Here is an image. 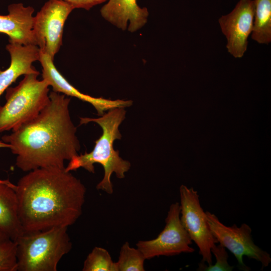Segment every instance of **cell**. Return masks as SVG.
<instances>
[{"instance_id": "cell-1", "label": "cell", "mask_w": 271, "mask_h": 271, "mask_svg": "<svg viewBox=\"0 0 271 271\" xmlns=\"http://www.w3.org/2000/svg\"><path fill=\"white\" fill-rule=\"evenodd\" d=\"M15 190L24 232L73 225L82 214L86 191L65 167L29 171L15 185Z\"/></svg>"}, {"instance_id": "cell-2", "label": "cell", "mask_w": 271, "mask_h": 271, "mask_svg": "<svg viewBox=\"0 0 271 271\" xmlns=\"http://www.w3.org/2000/svg\"><path fill=\"white\" fill-rule=\"evenodd\" d=\"M70 98L51 91L39 114L2 137L17 156L16 165L24 172L46 167L65 168V161L78 155L80 149L76 127L70 114Z\"/></svg>"}, {"instance_id": "cell-3", "label": "cell", "mask_w": 271, "mask_h": 271, "mask_svg": "<svg viewBox=\"0 0 271 271\" xmlns=\"http://www.w3.org/2000/svg\"><path fill=\"white\" fill-rule=\"evenodd\" d=\"M125 113L124 108L117 107L108 110L98 118L80 117V124L95 122L101 127L102 133L95 142L92 151L74 157L65 167L67 171L82 168L94 173V164L101 165L104 169V176L97 185L96 189L109 194H112L113 191L111 181L112 174L115 173L117 178L122 179L131 166L129 162L122 159L119 152L113 149L114 141L121 138L118 128L125 118Z\"/></svg>"}, {"instance_id": "cell-4", "label": "cell", "mask_w": 271, "mask_h": 271, "mask_svg": "<svg viewBox=\"0 0 271 271\" xmlns=\"http://www.w3.org/2000/svg\"><path fill=\"white\" fill-rule=\"evenodd\" d=\"M68 227L24 232L16 240L17 271H56L72 249Z\"/></svg>"}, {"instance_id": "cell-5", "label": "cell", "mask_w": 271, "mask_h": 271, "mask_svg": "<svg viewBox=\"0 0 271 271\" xmlns=\"http://www.w3.org/2000/svg\"><path fill=\"white\" fill-rule=\"evenodd\" d=\"M40 74L24 75L19 84L7 89L6 103L0 106V133L14 130L36 117L49 101V85Z\"/></svg>"}, {"instance_id": "cell-6", "label": "cell", "mask_w": 271, "mask_h": 271, "mask_svg": "<svg viewBox=\"0 0 271 271\" xmlns=\"http://www.w3.org/2000/svg\"><path fill=\"white\" fill-rule=\"evenodd\" d=\"M206 218L217 243L229 250L235 257L237 267L243 271H248L250 268L243 262L244 255L259 261L263 267L271 262L270 254L256 245L252 239V230L246 223L240 227L233 224L227 226L223 224L214 214L206 211Z\"/></svg>"}, {"instance_id": "cell-7", "label": "cell", "mask_w": 271, "mask_h": 271, "mask_svg": "<svg viewBox=\"0 0 271 271\" xmlns=\"http://www.w3.org/2000/svg\"><path fill=\"white\" fill-rule=\"evenodd\" d=\"M61 0H48L34 17L32 32L40 52L54 60L62 44L65 21L74 9Z\"/></svg>"}, {"instance_id": "cell-8", "label": "cell", "mask_w": 271, "mask_h": 271, "mask_svg": "<svg viewBox=\"0 0 271 271\" xmlns=\"http://www.w3.org/2000/svg\"><path fill=\"white\" fill-rule=\"evenodd\" d=\"M163 230L155 239L141 240L137 247L145 258L159 256H173L182 253H192V240L184 227L180 219L179 202L171 205L165 220Z\"/></svg>"}, {"instance_id": "cell-9", "label": "cell", "mask_w": 271, "mask_h": 271, "mask_svg": "<svg viewBox=\"0 0 271 271\" xmlns=\"http://www.w3.org/2000/svg\"><path fill=\"white\" fill-rule=\"evenodd\" d=\"M179 191L181 222L191 240L198 246L201 261L211 265V248L217 242L208 226L198 192L193 188L183 185L180 186Z\"/></svg>"}, {"instance_id": "cell-10", "label": "cell", "mask_w": 271, "mask_h": 271, "mask_svg": "<svg viewBox=\"0 0 271 271\" xmlns=\"http://www.w3.org/2000/svg\"><path fill=\"white\" fill-rule=\"evenodd\" d=\"M254 14V1L240 0L230 13L218 20L227 39L228 52L236 58H241L247 50V39L253 28Z\"/></svg>"}, {"instance_id": "cell-11", "label": "cell", "mask_w": 271, "mask_h": 271, "mask_svg": "<svg viewBox=\"0 0 271 271\" xmlns=\"http://www.w3.org/2000/svg\"><path fill=\"white\" fill-rule=\"evenodd\" d=\"M42 67V78L52 87L53 91L74 97L91 104L98 114L102 115L105 111L115 108H125L131 106L130 100H110L102 97H94L85 94L72 86L56 68L54 60L48 55L40 53L39 60Z\"/></svg>"}, {"instance_id": "cell-12", "label": "cell", "mask_w": 271, "mask_h": 271, "mask_svg": "<svg viewBox=\"0 0 271 271\" xmlns=\"http://www.w3.org/2000/svg\"><path fill=\"white\" fill-rule=\"evenodd\" d=\"M6 48L10 55L11 63L6 69H0V96L19 76L40 73L33 66V63L40 58V52L37 46L9 41Z\"/></svg>"}, {"instance_id": "cell-13", "label": "cell", "mask_w": 271, "mask_h": 271, "mask_svg": "<svg viewBox=\"0 0 271 271\" xmlns=\"http://www.w3.org/2000/svg\"><path fill=\"white\" fill-rule=\"evenodd\" d=\"M102 17L123 31L134 32L147 22L149 16L146 8H141L137 0H108L100 10Z\"/></svg>"}, {"instance_id": "cell-14", "label": "cell", "mask_w": 271, "mask_h": 271, "mask_svg": "<svg viewBox=\"0 0 271 271\" xmlns=\"http://www.w3.org/2000/svg\"><path fill=\"white\" fill-rule=\"evenodd\" d=\"M8 10V15H0V33L7 35L10 41L36 45L32 32L34 8L16 3L9 5Z\"/></svg>"}, {"instance_id": "cell-15", "label": "cell", "mask_w": 271, "mask_h": 271, "mask_svg": "<svg viewBox=\"0 0 271 271\" xmlns=\"http://www.w3.org/2000/svg\"><path fill=\"white\" fill-rule=\"evenodd\" d=\"M15 185L0 179V229L16 240L23 234L18 214Z\"/></svg>"}, {"instance_id": "cell-16", "label": "cell", "mask_w": 271, "mask_h": 271, "mask_svg": "<svg viewBox=\"0 0 271 271\" xmlns=\"http://www.w3.org/2000/svg\"><path fill=\"white\" fill-rule=\"evenodd\" d=\"M251 38L259 44L271 42V0H254Z\"/></svg>"}, {"instance_id": "cell-17", "label": "cell", "mask_w": 271, "mask_h": 271, "mask_svg": "<svg viewBox=\"0 0 271 271\" xmlns=\"http://www.w3.org/2000/svg\"><path fill=\"white\" fill-rule=\"evenodd\" d=\"M146 259L138 249L130 247L128 242L121 246L117 261V271H144Z\"/></svg>"}, {"instance_id": "cell-18", "label": "cell", "mask_w": 271, "mask_h": 271, "mask_svg": "<svg viewBox=\"0 0 271 271\" xmlns=\"http://www.w3.org/2000/svg\"><path fill=\"white\" fill-rule=\"evenodd\" d=\"M83 271H117L108 251L96 246L88 254L84 260Z\"/></svg>"}, {"instance_id": "cell-19", "label": "cell", "mask_w": 271, "mask_h": 271, "mask_svg": "<svg viewBox=\"0 0 271 271\" xmlns=\"http://www.w3.org/2000/svg\"><path fill=\"white\" fill-rule=\"evenodd\" d=\"M0 271H17L16 241L1 229Z\"/></svg>"}, {"instance_id": "cell-20", "label": "cell", "mask_w": 271, "mask_h": 271, "mask_svg": "<svg viewBox=\"0 0 271 271\" xmlns=\"http://www.w3.org/2000/svg\"><path fill=\"white\" fill-rule=\"evenodd\" d=\"M211 253L214 256L215 263L207 265L201 261L198 264L197 270L199 271H231L234 266L228 262V254L226 248L220 245L214 244L211 248Z\"/></svg>"}, {"instance_id": "cell-21", "label": "cell", "mask_w": 271, "mask_h": 271, "mask_svg": "<svg viewBox=\"0 0 271 271\" xmlns=\"http://www.w3.org/2000/svg\"><path fill=\"white\" fill-rule=\"evenodd\" d=\"M66 2L72 6L75 9L80 8L86 10H89L92 7L97 5L102 4L106 0H61Z\"/></svg>"}, {"instance_id": "cell-22", "label": "cell", "mask_w": 271, "mask_h": 271, "mask_svg": "<svg viewBox=\"0 0 271 271\" xmlns=\"http://www.w3.org/2000/svg\"><path fill=\"white\" fill-rule=\"evenodd\" d=\"M10 148V145L0 140V148Z\"/></svg>"}]
</instances>
